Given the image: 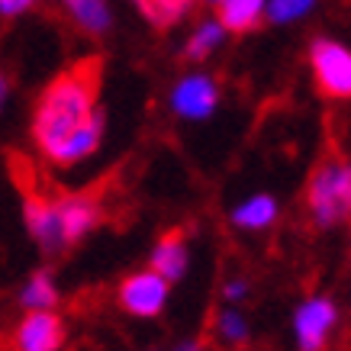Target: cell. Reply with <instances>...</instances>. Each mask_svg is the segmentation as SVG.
Instances as JSON below:
<instances>
[{
	"instance_id": "7402d4cb",
	"label": "cell",
	"mask_w": 351,
	"mask_h": 351,
	"mask_svg": "<svg viewBox=\"0 0 351 351\" xmlns=\"http://www.w3.org/2000/svg\"><path fill=\"white\" fill-rule=\"evenodd\" d=\"M178 351H203L200 341H184V345H178Z\"/></svg>"
},
{
	"instance_id": "2e32d148",
	"label": "cell",
	"mask_w": 351,
	"mask_h": 351,
	"mask_svg": "<svg viewBox=\"0 0 351 351\" xmlns=\"http://www.w3.org/2000/svg\"><path fill=\"white\" fill-rule=\"evenodd\" d=\"M20 303L26 309H49V306H55V303H58V290H55V284H52V274H49V271H36V274L29 277V284L23 287Z\"/></svg>"
},
{
	"instance_id": "52a82bcc",
	"label": "cell",
	"mask_w": 351,
	"mask_h": 351,
	"mask_svg": "<svg viewBox=\"0 0 351 351\" xmlns=\"http://www.w3.org/2000/svg\"><path fill=\"white\" fill-rule=\"evenodd\" d=\"M62 345L64 319L52 309H29L13 329V348L16 351H58Z\"/></svg>"
},
{
	"instance_id": "ba28073f",
	"label": "cell",
	"mask_w": 351,
	"mask_h": 351,
	"mask_svg": "<svg viewBox=\"0 0 351 351\" xmlns=\"http://www.w3.org/2000/svg\"><path fill=\"white\" fill-rule=\"evenodd\" d=\"M339 319L335 303L329 297H309L293 316V329H297L300 351H322L329 341V332Z\"/></svg>"
},
{
	"instance_id": "7c38bea8",
	"label": "cell",
	"mask_w": 351,
	"mask_h": 351,
	"mask_svg": "<svg viewBox=\"0 0 351 351\" xmlns=\"http://www.w3.org/2000/svg\"><path fill=\"white\" fill-rule=\"evenodd\" d=\"M138 7V13L155 26V29H171L193 10V0H132Z\"/></svg>"
},
{
	"instance_id": "e0dca14e",
	"label": "cell",
	"mask_w": 351,
	"mask_h": 351,
	"mask_svg": "<svg viewBox=\"0 0 351 351\" xmlns=\"http://www.w3.org/2000/svg\"><path fill=\"white\" fill-rule=\"evenodd\" d=\"M216 332L226 339V345H232V348H242L245 341H248V322L235 313V309H226L216 316Z\"/></svg>"
},
{
	"instance_id": "d6986e66",
	"label": "cell",
	"mask_w": 351,
	"mask_h": 351,
	"mask_svg": "<svg viewBox=\"0 0 351 351\" xmlns=\"http://www.w3.org/2000/svg\"><path fill=\"white\" fill-rule=\"evenodd\" d=\"M32 0H0V13L3 16H20L23 10H29Z\"/></svg>"
},
{
	"instance_id": "cb8c5ba5",
	"label": "cell",
	"mask_w": 351,
	"mask_h": 351,
	"mask_svg": "<svg viewBox=\"0 0 351 351\" xmlns=\"http://www.w3.org/2000/svg\"><path fill=\"white\" fill-rule=\"evenodd\" d=\"M64 3H68V0H64Z\"/></svg>"
},
{
	"instance_id": "ac0fdd59",
	"label": "cell",
	"mask_w": 351,
	"mask_h": 351,
	"mask_svg": "<svg viewBox=\"0 0 351 351\" xmlns=\"http://www.w3.org/2000/svg\"><path fill=\"white\" fill-rule=\"evenodd\" d=\"M313 3H316V0H271V3H267V16H271L274 23L300 20Z\"/></svg>"
},
{
	"instance_id": "6da1fadb",
	"label": "cell",
	"mask_w": 351,
	"mask_h": 351,
	"mask_svg": "<svg viewBox=\"0 0 351 351\" xmlns=\"http://www.w3.org/2000/svg\"><path fill=\"white\" fill-rule=\"evenodd\" d=\"M100 81H104V58L87 55L77 58L43 87L32 107V142L49 161L94 119L100 110Z\"/></svg>"
},
{
	"instance_id": "603a6c76",
	"label": "cell",
	"mask_w": 351,
	"mask_h": 351,
	"mask_svg": "<svg viewBox=\"0 0 351 351\" xmlns=\"http://www.w3.org/2000/svg\"><path fill=\"white\" fill-rule=\"evenodd\" d=\"M203 3H219V0H203Z\"/></svg>"
},
{
	"instance_id": "7a4b0ae2",
	"label": "cell",
	"mask_w": 351,
	"mask_h": 351,
	"mask_svg": "<svg viewBox=\"0 0 351 351\" xmlns=\"http://www.w3.org/2000/svg\"><path fill=\"white\" fill-rule=\"evenodd\" d=\"M306 210L319 229L341 223L351 216V161L339 152H329L309 171Z\"/></svg>"
},
{
	"instance_id": "3957f363",
	"label": "cell",
	"mask_w": 351,
	"mask_h": 351,
	"mask_svg": "<svg viewBox=\"0 0 351 351\" xmlns=\"http://www.w3.org/2000/svg\"><path fill=\"white\" fill-rule=\"evenodd\" d=\"M309 64H313V77L322 97L351 100V49H345L335 39H313Z\"/></svg>"
},
{
	"instance_id": "8fae6325",
	"label": "cell",
	"mask_w": 351,
	"mask_h": 351,
	"mask_svg": "<svg viewBox=\"0 0 351 351\" xmlns=\"http://www.w3.org/2000/svg\"><path fill=\"white\" fill-rule=\"evenodd\" d=\"M261 13H265V0H219L216 3V23L235 36L255 29Z\"/></svg>"
},
{
	"instance_id": "5b68a950",
	"label": "cell",
	"mask_w": 351,
	"mask_h": 351,
	"mask_svg": "<svg viewBox=\"0 0 351 351\" xmlns=\"http://www.w3.org/2000/svg\"><path fill=\"white\" fill-rule=\"evenodd\" d=\"M29 178V174H26ZM23 187V216L26 229L36 239L43 252H62V229H58V210H55V193L39 191V184L29 178V184L20 181Z\"/></svg>"
},
{
	"instance_id": "4fadbf2b",
	"label": "cell",
	"mask_w": 351,
	"mask_h": 351,
	"mask_svg": "<svg viewBox=\"0 0 351 351\" xmlns=\"http://www.w3.org/2000/svg\"><path fill=\"white\" fill-rule=\"evenodd\" d=\"M277 219V203L274 197H267V193H258L252 200H245L239 210L232 213V223L239 229H267V226Z\"/></svg>"
},
{
	"instance_id": "277c9868",
	"label": "cell",
	"mask_w": 351,
	"mask_h": 351,
	"mask_svg": "<svg viewBox=\"0 0 351 351\" xmlns=\"http://www.w3.org/2000/svg\"><path fill=\"white\" fill-rule=\"evenodd\" d=\"M58 210V229H62V248H71L84 239L90 229L104 219V197L100 191H77V193H55Z\"/></svg>"
},
{
	"instance_id": "ffe728a7",
	"label": "cell",
	"mask_w": 351,
	"mask_h": 351,
	"mask_svg": "<svg viewBox=\"0 0 351 351\" xmlns=\"http://www.w3.org/2000/svg\"><path fill=\"white\" fill-rule=\"evenodd\" d=\"M7 97H10V75L0 68V110H3V104H7Z\"/></svg>"
},
{
	"instance_id": "30bf717a",
	"label": "cell",
	"mask_w": 351,
	"mask_h": 351,
	"mask_svg": "<svg viewBox=\"0 0 351 351\" xmlns=\"http://www.w3.org/2000/svg\"><path fill=\"white\" fill-rule=\"evenodd\" d=\"M152 271L161 274L165 280H178L187 271V242H184V229H171L158 239V245L152 248Z\"/></svg>"
},
{
	"instance_id": "8992f818",
	"label": "cell",
	"mask_w": 351,
	"mask_h": 351,
	"mask_svg": "<svg viewBox=\"0 0 351 351\" xmlns=\"http://www.w3.org/2000/svg\"><path fill=\"white\" fill-rule=\"evenodd\" d=\"M165 300H168V280L161 274H155L152 267L129 274L119 284V306L126 313H132V316H142V319L158 316L165 309Z\"/></svg>"
},
{
	"instance_id": "5bb4252c",
	"label": "cell",
	"mask_w": 351,
	"mask_h": 351,
	"mask_svg": "<svg viewBox=\"0 0 351 351\" xmlns=\"http://www.w3.org/2000/svg\"><path fill=\"white\" fill-rule=\"evenodd\" d=\"M68 10L87 36H104L110 29V7L104 0H68Z\"/></svg>"
},
{
	"instance_id": "9a60e30c",
	"label": "cell",
	"mask_w": 351,
	"mask_h": 351,
	"mask_svg": "<svg viewBox=\"0 0 351 351\" xmlns=\"http://www.w3.org/2000/svg\"><path fill=\"white\" fill-rule=\"evenodd\" d=\"M226 29L219 26L216 20H206L200 23L197 29H193V36L187 39V45H184V62H203V58H210V55L216 52V45L223 43Z\"/></svg>"
},
{
	"instance_id": "44dd1931",
	"label": "cell",
	"mask_w": 351,
	"mask_h": 351,
	"mask_svg": "<svg viewBox=\"0 0 351 351\" xmlns=\"http://www.w3.org/2000/svg\"><path fill=\"white\" fill-rule=\"evenodd\" d=\"M226 297H229V300L245 297V284H242V280H239V284H229V287H226Z\"/></svg>"
},
{
	"instance_id": "9c48e42d",
	"label": "cell",
	"mask_w": 351,
	"mask_h": 351,
	"mask_svg": "<svg viewBox=\"0 0 351 351\" xmlns=\"http://www.w3.org/2000/svg\"><path fill=\"white\" fill-rule=\"evenodd\" d=\"M219 104V84L210 75H191L171 90V110L187 119H206Z\"/></svg>"
}]
</instances>
